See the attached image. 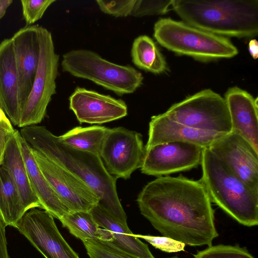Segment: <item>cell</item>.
<instances>
[{
    "label": "cell",
    "instance_id": "cell-14",
    "mask_svg": "<svg viewBox=\"0 0 258 258\" xmlns=\"http://www.w3.org/2000/svg\"><path fill=\"white\" fill-rule=\"evenodd\" d=\"M69 107L80 123L102 124L127 114L123 100L80 87L70 95Z\"/></svg>",
    "mask_w": 258,
    "mask_h": 258
},
{
    "label": "cell",
    "instance_id": "cell-26",
    "mask_svg": "<svg viewBox=\"0 0 258 258\" xmlns=\"http://www.w3.org/2000/svg\"><path fill=\"white\" fill-rule=\"evenodd\" d=\"M83 242L90 258H137L113 241L89 239Z\"/></svg>",
    "mask_w": 258,
    "mask_h": 258
},
{
    "label": "cell",
    "instance_id": "cell-8",
    "mask_svg": "<svg viewBox=\"0 0 258 258\" xmlns=\"http://www.w3.org/2000/svg\"><path fill=\"white\" fill-rule=\"evenodd\" d=\"M164 113L171 119L195 129L224 134L232 131L224 98L210 89L174 104Z\"/></svg>",
    "mask_w": 258,
    "mask_h": 258
},
{
    "label": "cell",
    "instance_id": "cell-27",
    "mask_svg": "<svg viewBox=\"0 0 258 258\" xmlns=\"http://www.w3.org/2000/svg\"><path fill=\"white\" fill-rule=\"evenodd\" d=\"M194 258H254L239 246L218 245L208 246L194 255Z\"/></svg>",
    "mask_w": 258,
    "mask_h": 258
},
{
    "label": "cell",
    "instance_id": "cell-7",
    "mask_svg": "<svg viewBox=\"0 0 258 258\" xmlns=\"http://www.w3.org/2000/svg\"><path fill=\"white\" fill-rule=\"evenodd\" d=\"M39 57L31 91L22 110L18 126L36 125L44 118L52 96L56 93L59 56L56 53L51 33L38 26Z\"/></svg>",
    "mask_w": 258,
    "mask_h": 258
},
{
    "label": "cell",
    "instance_id": "cell-9",
    "mask_svg": "<svg viewBox=\"0 0 258 258\" xmlns=\"http://www.w3.org/2000/svg\"><path fill=\"white\" fill-rule=\"evenodd\" d=\"M145 152L141 134L117 127L108 128L99 156L111 175L127 179L142 167Z\"/></svg>",
    "mask_w": 258,
    "mask_h": 258
},
{
    "label": "cell",
    "instance_id": "cell-13",
    "mask_svg": "<svg viewBox=\"0 0 258 258\" xmlns=\"http://www.w3.org/2000/svg\"><path fill=\"white\" fill-rule=\"evenodd\" d=\"M208 148L244 183L258 190V152L247 140L231 131Z\"/></svg>",
    "mask_w": 258,
    "mask_h": 258
},
{
    "label": "cell",
    "instance_id": "cell-35",
    "mask_svg": "<svg viewBox=\"0 0 258 258\" xmlns=\"http://www.w3.org/2000/svg\"><path fill=\"white\" fill-rule=\"evenodd\" d=\"M12 3V0H0V19L5 16L8 8Z\"/></svg>",
    "mask_w": 258,
    "mask_h": 258
},
{
    "label": "cell",
    "instance_id": "cell-3",
    "mask_svg": "<svg viewBox=\"0 0 258 258\" xmlns=\"http://www.w3.org/2000/svg\"><path fill=\"white\" fill-rule=\"evenodd\" d=\"M171 7L184 22L215 35L257 34V0H172Z\"/></svg>",
    "mask_w": 258,
    "mask_h": 258
},
{
    "label": "cell",
    "instance_id": "cell-21",
    "mask_svg": "<svg viewBox=\"0 0 258 258\" xmlns=\"http://www.w3.org/2000/svg\"><path fill=\"white\" fill-rule=\"evenodd\" d=\"M90 212L99 226L110 231L113 241L123 250L137 258H155L146 244L135 237L128 226L115 220L99 204Z\"/></svg>",
    "mask_w": 258,
    "mask_h": 258
},
{
    "label": "cell",
    "instance_id": "cell-25",
    "mask_svg": "<svg viewBox=\"0 0 258 258\" xmlns=\"http://www.w3.org/2000/svg\"><path fill=\"white\" fill-rule=\"evenodd\" d=\"M108 130L107 127L99 125L77 126L57 137L59 141L65 145L99 155Z\"/></svg>",
    "mask_w": 258,
    "mask_h": 258
},
{
    "label": "cell",
    "instance_id": "cell-23",
    "mask_svg": "<svg viewBox=\"0 0 258 258\" xmlns=\"http://www.w3.org/2000/svg\"><path fill=\"white\" fill-rule=\"evenodd\" d=\"M19 191L8 171L0 167V217L13 227L26 212Z\"/></svg>",
    "mask_w": 258,
    "mask_h": 258
},
{
    "label": "cell",
    "instance_id": "cell-20",
    "mask_svg": "<svg viewBox=\"0 0 258 258\" xmlns=\"http://www.w3.org/2000/svg\"><path fill=\"white\" fill-rule=\"evenodd\" d=\"M21 135L16 130L7 146L2 166L7 169L13 180L26 210L41 208L29 181L25 162L22 153Z\"/></svg>",
    "mask_w": 258,
    "mask_h": 258
},
{
    "label": "cell",
    "instance_id": "cell-2",
    "mask_svg": "<svg viewBox=\"0 0 258 258\" xmlns=\"http://www.w3.org/2000/svg\"><path fill=\"white\" fill-rule=\"evenodd\" d=\"M19 132L32 150L84 181L100 198L99 204L115 220L128 226L127 216L117 192V179L108 172L99 155L62 143L43 126H27Z\"/></svg>",
    "mask_w": 258,
    "mask_h": 258
},
{
    "label": "cell",
    "instance_id": "cell-19",
    "mask_svg": "<svg viewBox=\"0 0 258 258\" xmlns=\"http://www.w3.org/2000/svg\"><path fill=\"white\" fill-rule=\"evenodd\" d=\"M20 144L30 184L40 202L41 209L59 220L70 211L47 181L35 160L32 150L21 136Z\"/></svg>",
    "mask_w": 258,
    "mask_h": 258
},
{
    "label": "cell",
    "instance_id": "cell-16",
    "mask_svg": "<svg viewBox=\"0 0 258 258\" xmlns=\"http://www.w3.org/2000/svg\"><path fill=\"white\" fill-rule=\"evenodd\" d=\"M224 135L186 126L171 119L163 113L151 117L149 125L148 139L145 147L147 150L162 143L181 142L208 148Z\"/></svg>",
    "mask_w": 258,
    "mask_h": 258
},
{
    "label": "cell",
    "instance_id": "cell-12",
    "mask_svg": "<svg viewBox=\"0 0 258 258\" xmlns=\"http://www.w3.org/2000/svg\"><path fill=\"white\" fill-rule=\"evenodd\" d=\"M203 148L181 142L158 144L146 150L141 172L158 177L190 170L201 165Z\"/></svg>",
    "mask_w": 258,
    "mask_h": 258
},
{
    "label": "cell",
    "instance_id": "cell-24",
    "mask_svg": "<svg viewBox=\"0 0 258 258\" xmlns=\"http://www.w3.org/2000/svg\"><path fill=\"white\" fill-rule=\"evenodd\" d=\"M131 56L134 64L142 70L160 74L167 69L163 56L154 41L148 36L141 35L134 40Z\"/></svg>",
    "mask_w": 258,
    "mask_h": 258
},
{
    "label": "cell",
    "instance_id": "cell-33",
    "mask_svg": "<svg viewBox=\"0 0 258 258\" xmlns=\"http://www.w3.org/2000/svg\"><path fill=\"white\" fill-rule=\"evenodd\" d=\"M6 225L0 217V258H10L6 236Z\"/></svg>",
    "mask_w": 258,
    "mask_h": 258
},
{
    "label": "cell",
    "instance_id": "cell-10",
    "mask_svg": "<svg viewBox=\"0 0 258 258\" xmlns=\"http://www.w3.org/2000/svg\"><path fill=\"white\" fill-rule=\"evenodd\" d=\"M13 227L45 258H80L59 232L53 217L45 210H28Z\"/></svg>",
    "mask_w": 258,
    "mask_h": 258
},
{
    "label": "cell",
    "instance_id": "cell-6",
    "mask_svg": "<svg viewBox=\"0 0 258 258\" xmlns=\"http://www.w3.org/2000/svg\"><path fill=\"white\" fill-rule=\"evenodd\" d=\"M61 67L64 72L91 81L120 96L135 92L144 79L134 67L111 62L87 49H74L65 53Z\"/></svg>",
    "mask_w": 258,
    "mask_h": 258
},
{
    "label": "cell",
    "instance_id": "cell-29",
    "mask_svg": "<svg viewBox=\"0 0 258 258\" xmlns=\"http://www.w3.org/2000/svg\"><path fill=\"white\" fill-rule=\"evenodd\" d=\"M55 0H21L22 13L27 25L40 19L46 10Z\"/></svg>",
    "mask_w": 258,
    "mask_h": 258
},
{
    "label": "cell",
    "instance_id": "cell-38",
    "mask_svg": "<svg viewBox=\"0 0 258 258\" xmlns=\"http://www.w3.org/2000/svg\"><path fill=\"white\" fill-rule=\"evenodd\" d=\"M0 107L2 108V104H1V101H0Z\"/></svg>",
    "mask_w": 258,
    "mask_h": 258
},
{
    "label": "cell",
    "instance_id": "cell-28",
    "mask_svg": "<svg viewBox=\"0 0 258 258\" xmlns=\"http://www.w3.org/2000/svg\"><path fill=\"white\" fill-rule=\"evenodd\" d=\"M172 1L134 0L131 16L141 17L164 14L169 11Z\"/></svg>",
    "mask_w": 258,
    "mask_h": 258
},
{
    "label": "cell",
    "instance_id": "cell-37",
    "mask_svg": "<svg viewBox=\"0 0 258 258\" xmlns=\"http://www.w3.org/2000/svg\"><path fill=\"white\" fill-rule=\"evenodd\" d=\"M169 258H179V257H177V256H174V257H169Z\"/></svg>",
    "mask_w": 258,
    "mask_h": 258
},
{
    "label": "cell",
    "instance_id": "cell-34",
    "mask_svg": "<svg viewBox=\"0 0 258 258\" xmlns=\"http://www.w3.org/2000/svg\"><path fill=\"white\" fill-rule=\"evenodd\" d=\"M248 50L251 56L256 59L258 56V43L256 39H252L249 41Z\"/></svg>",
    "mask_w": 258,
    "mask_h": 258
},
{
    "label": "cell",
    "instance_id": "cell-22",
    "mask_svg": "<svg viewBox=\"0 0 258 258\" xmlns=\"http://www.w3.org/2000/svg\"><path fill=\"white\" fill-rule=\"evenodd\" d=\"M59 221L71 234L83 242L89 239L114 241L111 232L100 227L91 212L70 211Z\"/></svg>",
    "mask_w": 258,
    "mask_h": 258
},
{
    "label": "cell",
    "instance_id": "cell-11",
    "mask_svg": "<svg viewBox=\"0 0 258 258\" xmlns=\"http://www.w3.org/2000/svg\"><path fill=\"white\" fill-rule=\"evenodd\" d=\"M32 151L42 174L70 211L90 212L99 204V196L82 179L40 153Z\"/></svg>",
    "mask_w": 258,
    "mask_h": 258
},
{
    "label": "cell",
    "instance_id": "cell-31",
    "mask_svg": "<svg viewBox=\"0 0 258 258\" xmlns=\"http://www.w3.org/2000/svg\"><path fill=\"white\" fill-rule=\"evenodd\" d=\"M138 238H141L150 243L156 248L166 252H176L184 251L185 244L179 241L166 236H154L134 234Z\"/></svg>",
    "mask_w": 258,
    "mask_h": 258
},
{
    "label": "cell",
    "instance_id": "cell-5",
    "mask_svg": "<svg viewBox=\"0 0 258 258\" xmlns=\"http://www.w3.org/2000/svg\"><path fill=\"white\" fill-rule=\"evenodd\" d=\"M154 36L166 48L200 60L231 58L238 53L237 48L227 38L170 18H162L155 23Z\"/></svg>",
    "mask_w": 258,
    "mask_h": 258
},
{
    "label": "cell",
    "instance_id": "cell-15",
    "mask_svg": "<svg viewBox=\"0 0 258 258\" xmlns=\"http://www.w3.org/2000/svg\"><path fill=\"white\" fill-rule=\"evenodd\" d=\"M11 39L15 54L19 100L22 111L31 91L38 67V26L24 27L16 32Z\"/></svg>",
    "mask_w": 258,
    "mask_h": 258
},
{
    "label": "cell",
    "instance_id": "cell-36",
    "mask_svg": "<svg viewBox=\"0 0 258 258\" xmlns=\"http://www.w3.org/2000/svg\"><path fill=\"white\" fill-rule=\"evenodd\" d=\"M7 118L8 117H7L6 114L4 112V110L2 108L0 107V122Z\"/></svg>",
    "mask_w": 258,
    "mask_h": 258
},
{
    "label": "cell",
    "instance_id": "cell-30",
    "mask_svg": "<svg viewBox=\"0 0 258 258\" xmlns=\"http://www.w3.org/2000/svg\"><path fill=\"white\" fill-rule=\"evenodd\" d=\"M99 9L104 13L117 17L131 16L134 0L96 1Z\"/></svg>",
    "mask_w": 258,
    "mask_h": 258
},
{
    "label": "cell",
    "instance_id": "cell-4",
    "mask_svg": "<svg viewBox=\"0 0 258 258\" xmlns=\"http://www.w3.org/2000/svg\"><path fill=\"white\" fill-rule=\"evenodd\" d=\"M200 179L212 202L240 224H258V190L229 169L208 148H204Z\"/></svg>",
    "mask_w": 258,
    "mask_h": 258
},
{
    "label": "cell",
    "instance_id": "cell-18",
    "mask_svg": "<svg viewBox=\"0 0 258 258\" xmlns=\"http://www.w3.org/2000/svg\"><path fill=\"white\" fill-rule=\"evenodd\" d=\"M0 101L3 109L14 125H18L22 112L17 69L12 40L0 43Z\"/></svg>",
    "mask_w": 258,
    "mask_h": 258
},
{
    "label": "cell",
    "instance_id": "cell-1",
    "mask_svg": "<svg viewBox=\"0 0 258 258\" xmlns=\"http://www.w3.org/2000/svg\"><path fill=\"white\" fill-rule=\"evenodd\" d=\"M137 202L141 214L164 236L192 246L218 236L211 202L200 179L162 176L148 182Z\"/></svg>",
    "mask_w": 258,
    "mask_h": 258
},
{
    "label": "cell",
    "instance_id": "cell-32",
    "mask_svg": "<svg viewBox=\"0 0 258 258\" xmlns=\"http://www.w3.org/2000/svg\"><path fill=\"white\" fill-rule=\"evenodd\" d=\"M16 130L8 118L0 122V167L2 164L8 142Z\"/></svg>",
    "mask_w": 258,
    "mask_h": 258
},
{
    "label": "cell",
    "instance_id": "cell-17",
    "mask_svg": "<svg viewBox=\"0 0 258 258\" xmlns=\"http://www.w3.org/2000/svg\"><path fill=\"white\" fill-rule=\"evenodd\" d=\"M232 131L247 140L258 152L257 98L237 87L229 89L225 98Z\"/></svg>",
    "mask_w": 258,
    "mask_h": 258
}]
</instances>
